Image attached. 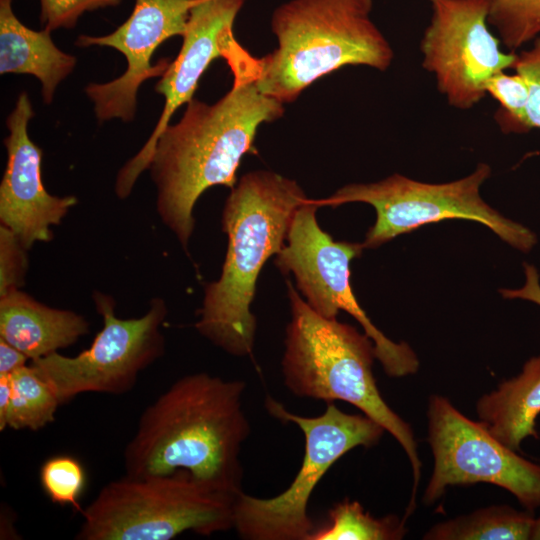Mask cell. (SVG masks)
Instances as JSON below:
<instances>
[{
  "mask_svg": "<svg viewBox=\"0 0 540 540\" xmlns=\"http://www.w3.org/2000/svg\"><path fill=\"white\" fill-rule=\"evenodd\" d=\"M40 483L49 499L60 506H71L81 513L79 499L86 483L82 464L69 455L47 459L40 468Z\"/></svg>",
  "mask_w": 540,
  "mask_h": 540,
  "instance_id": "24",
  "label": "cell"
},
{
  "mask_svg": "<svg viewBox=\"0 0 540 540\" xmlns=\"http://www.w3.org/2000/svg\"><path fill=\"white\" fill-rule=\"evenodd\" d=\"M291 319L281 361L285 387L295 396L352 404L381 425L402 446L413 471L408 513L414 509L421 462L413 430L385 402L372 366L374 344L355 327L315 312L287 281Z\"/></svg>",
  "mask_w": 540,
  "mask_h": 540,
  "instance_id": "5",
  "label": "cell"
},
{
  "mask_svg": "<svg viewBox=\"0 0 540 540\" xmlns=\"http://www.w3.org/2000/svg\"><path fill=\"white\" fill-rule=\"evenodd\" d=\"M530 540H540V516L534 520Z\"/></svg>",
  "mask_w": 540,
  "mask_h": 540,
  "instance_id": "31",
  "label": "cell"
},
{
  "mask_svg": "<svg viewBox=\"0 0 540 540\" xmlns=\"http://www.w3.org/2000/svg\"><path fill=\"white\" fill-rule=\"evenodd\" d=\"M328 525L315 529L308 540H399L407 532L405 519L375 518L358 501L344 499L328 512Z\"/></svg>",
  "mask_w": 540,
  "mask_h": 540,
  "instance_id": "21",
  "label": "cell"
},
{
  "mask_svg": "<svg viewBox=\"0 0 540 540\" xmlns=\"http://www.w3.org/2000/svg\"><path fill=\"white\" fill-rule=\"evenodd\" d=\"M13 0H0V73L28 74L41 83L45 104L52 103L59 84L74 70L75 56L60 50L49 28L25 26L15 15Z\"/></svg>",
  "mask_w": 540,
  "mask_h": 540,
  "instance_id": "17",
  "label": "cell"
},
{
  "mask_svg": "<svg viewBox=\"0 0 540 540\" xmlns=\"http://www.w3.org/2000/svg\"><path fill=\"white\" fill-rule=\"evenodd\" d=\"M533 512L509 505H492L438 523L423 539L428 540H530Z\"/></svg>",
  "mask_w": 540,
  "mask_h": 540,
  "instance_id": "19",
  "label": "cell"
},
{
  "mask_svg": "<svg viewBox=\"0 0 540 540\" xmlns=\"http://www.w3.org/2000/svg\"><path fill=\"white\" fill-rule=\"evenodd\" d=\"M28 361L23 352L0 338V375H10L28 365Z\"/></svg>",
  "mask_w": 540,
  "mask_h": 540,
  "instance_id": "29",
  "label": "cell"
},
{
  "mask_svg": "<svg viewBox=\"0 0 540 540\" xmlns=\"http://www.w3.org/2000/svg\"><path fill=\"white\" fill-rule=\"evenodd\" d=\"M431 18L420 41L422 67L434 74L447 103L468 110L485 96L495 74L513 69L516 52H504L489 28L487 0H428Z\"/></svg>",
  "mask_w": 540,
  "mask_h": 540,
  "instance_id": "12",
  "label": "cell"
},
{
  "mask_svg": "<svg viewBox=\"0 0 540 540\" xmlns=\"http://www.w3.org/2000/svg\"><path fill=\"white\" fill-rule=\"evenodd\" d=\"M28 249L4 225H0V296L20 289L28 271Z\"/></svg>",
  "mask_w": 540,
  "mask_h": 540,
  "instance_id": "25",
  "label": "cell"
},
{
  "mask_svg": "<svg viewBox=\"0 0 540 540\" xmlns=\"http://www.w3.org/2000/svg\"><path fill=\"white\" fill-rule=\"evenodd\" d=\"M488 23L501 43L516 52L540 37V0H487Z\"/></svg>",
  "mask_w": 540,
  "mask_h": 540,
  "instance_id": "22",
  "label": "cell"
},
{
  "mask_svg": "<svg viewBox=\"0 0 540 540\" xmlns=\"http://www.w3.org/2000/svg\"><path fill=\"white\" fill-rule=\"evenodd\" d=\"M513 69L523 77L527 85L528 124L531 129L540 128V37L533 40L530 49L517 53Z\"/></svg>",
  "mask_w": 540,
  "mask_h": 540,
  "instance_id": "27",
  "label": "cell"
},
{
  "mask_svg": "<svg viewBox=\"0 0 540 540\" xmlns=\"http://www.w3.org/2000/svg\"><path fill=\"white\" fill-rule=\"evenodd\" d=\"M244 56L231 39L223 58L233 72L232 87L213 104L193 97L180 120L170 123L155 143L148 169L156 188V210L185 251L199 197L212 186L232 189L259 127L284 114V104L259 89L252 59Z\"/></svg>",
  "mask_w": 540,
  "mask_h": 540,
  "instance_id": "1",
  "label": "cell"
},
{
  "mask_svg": "<svg viewBox=\"0 0 540 540\" xmlns=\"http://www.w3.org/2000/svg\"><path fill=\"white\" fill-rule=\"evenodd\" d=\"M485 91L499 103L494 119L503 133H527L531 130L526 116L528 89L519 73L501 71L495 74L487 81Z\"/></svg>",
  "mask_w": 540,
  "mask_h": 540,
  "instance_id": "23",
  "label": "cell"
},
{
  "mask_svg": "<svg viewBox=\"0 0 540 540\" xmlns=\"http://www.w3.org/2000/svg\"><path fill=\"white\" fill-rule=\"evenodd\" d=\"M491 168L479 163L468 176L448 183H425L401 174L372 183H351L338 189L319 206L337 207L350 202L367 203L376 211V221L366 233L363 248H377L421 226L448 219L481 223L512 247L529 252L537 242L535 233L505 218L481 197L480 187Z\"/></svg>",
  "mask_w": 540,
  "mask_h": 540,
  "instance_id": "8",
  "label": "cell"
},
{
  "mask_svg": "<svg viewBox=\"0 0 540 540\" xmlns=\"http://www.w3.org/2000/svg\"><path fill=\"white\" fill-rule=\"evenodd\" d=\"M92 297L103 327L91 346L73 357L54 352L30 361L61 404L82 393L129 392L140 372L165 352L161 326L167 307L163 299L153 298L139 318L121 319L110 295L95 291Z\"/></svg>",
  "mask_w": 540,
  "mask_h": 540,
  "instance_id": "10",
  "label": "cell"
},
{
  "mask_svg": "<svg viewBox=\"0 0 540 540\" xmlns=\"http://www.w3.org/2000/svg\"><path fill=\"white\" fill-rule=\"evenodd\" d=\"M41 23L50 30L73 28L88 11L118 5L121 0H40Z\"/></svg>",
  "mask_w": 540,
  "mask_h": 540,
  "instance_id": "26",
  "label": "cell"
},
{
  "mask_svg": "<svg viewBox=\"0 0 540 540\" xmlns=\"http://www.w3.org/2000/svg\"><path fill=\"white\" fill-rule=\"evenodd\" d=\"M246 0H191L182 45L170 62L155 91L164 97V106L150 137L139 152L128 160L117 174L124 187H134L149 167L155 143L170 124L178 108L193 97L199 80L233 37L234 21Z\"/></svg>",
  "mask_w": 540,
  "mask_h": 540,
  "instance_id": "14",
  "label": "cell"
},
{
  "mask_svg": "<svg viewBox=\"0 0 540 540\" xmlns=\"http://www.w3.org/2000/svg\"><path fill=\"white\" fill-rule=\"evenodd\" d=\"M10 375H0V431L5 430V421L11 403Z\"/></svg>",
  "mask_w": 540,
  "mask_h": 540,
  "instance_id": "30",
  "label": "cell"
},
{
  "mask_svg": "<svg viewBox=\"0 0 540 540\" xmlns=\"http://www.w3.org/2000/svg\"><path fill=\"white\" fill-rule=\"evenodd\" d=\"M372 9L373 0H288L278 5L270 21L276 48L252 59L259 89L285 105L343 67L386 71L394 51L372 20Z\"/></svg>",
  "mask_w": 540,
  "mask_h": 540,
  "instance_id": "4",
  "label": "cell"
},
{
  "mask_svg": "<svg viewBox=\"0 0 540 540\" xmlns=\"http://www.w3.org/2000/svg\"><path fill=\"white\" fill-rule=\"evenodd\" d=\"M265 408L302 431V465L287 489L276 496L259 498L241 491L234 503L233 528L245 540H308L316 529L308 504L317 484L350 450L376 445L385 429L365 414L341 411L334 402L314 417L292 413L271 396L266 397Z\"/></svg>",
  "mask_w": 540,
  "mask_h": 540,
  "instance_id": "7",
  "label": "cell"
},
{
  "mask_svg": "<svg viewBox=\"0 0 540 540\" xmlns=\"http://www.w3.org/2000/svg\"><path fill=\"white\" fill-rule=\"evenodd\" d=\"M82 315L49 307L20 289L0 296V338L30 361L58 352L88 334Z\"/></svg>",
  "mask_w": 540,
  "mask_h": 540,
  "instance_id": "16",
  "label": "cell"
},
{
  "mask_svg": "<svg viewBox=\"0 0 540 540\" xmlns=\"http://www.w3.org/2000/svg\"><path fill=\"white\" fill-rule=\"evenodd\" d=\"M319 204L309 199L296 212L285 245L275 264L283 274L291 273L307 304L319 315L335 319L340 310L362 326L374 344L376 359L390 377L414 374L419 361L405 342L386 337L359 305L350 283L351 261L360 256L362 244L335 241L316 219Z\"/></svg>",
  "mask_w": 540,
  "mask_h": 540,
  "instance_id": "9",
  "label": "cell"
},
{
  "mask_svg": "<svg viewBox=\"0 0 540 540\" xmlns=\"http://www.w3.org/2000/svg\"><path fill=\"white\" fill-rule=\"evenodd\" d=\"M427 415L434 468L424 504L439 499L448 486L485 482L509 491L527 511L540 507V465L505 446L445 397L433 395Z\"/></svg>",
  "mask_w": 540,
  "mask_h": 540,
  "instance_id": "11",
  "label": "cell"
},
{
  "mask_svg": "<svg viewBox=\"0 0 540 540\" xmlns=\"http://www.w3.org/2000/svg\"><path fill=\"white\" fill-rule=\"evenodd\" d=\"M237 495L217 490L186 470L123 477L101 488L81 511L77 540H170L192 531L210 536L233 528Z\"/></svg>",
  "mask_w": 540,
  "mask_h": 540,
  "instance_id": "6",
  "label": "cell"
},
{
  "mask_svg": "<svg viewBox=\"0 0 540 540\" xmlns=\"http://www.w3.org/2000/svg\"><path fill=\"white\" fill-rule=\"evenodd\" d=\"M34 116L29 95L19 94L6 119L8 136L3 143L7 164L0 184V222L10 229L28 250L36 242L53 239L57 226L74 207L75 196L47 192L41 177L42 150L31 140L28 125Z\"/></svg>",
  "mask_w": 540,
  "mask_h": 540,
  "instance_id": "15",
  "label": "cell"
},
{
  "mask_svg": "<svg viewBox=\"0 0 540 540\" xmlns=\"http://www.w3.org/2000/svg\"><path fill=\"white\" fill-rule=\"evenodd\" d=\"M221 225L228 245L218 280L204 288L196 330L233 356L250 355L256 318L251 312L259 274L286 243L297 210L309 198L292 179L268 170L243 175L230 189Z\"/></svg>",
  "mask_w": 540,
  "mask_h": 540,
  "instance_id": "3",
  "label": "cell"
},
{
  "mask_svg": "<svg viewBox=\"0 0 540 540\" xmlns=\"http://www.w3.org/2000/svg\"><path fill=\"white\" fill-rule=\"evenodd\" d=\"M526 282L520 289H500L499 292L507 299H524L540 306V283L537 269L528 263H524Z\"/></svg>",
  "mask_w": 540,
  "mask_h": 540,
  "instance_id": "28",
  "label": "cell"
},
{
  "mask_svg": "<svg viewBox=\"0 0 540 540\" xmlns=\"http://www.w3.org/2000/svg\"><path fill=\"white\" fill-rule=\"evenodd\" d=\"M476 413L488 431L514 451L526 437L538 438L540 356L527 360L521 373L478 399Z\"/></svg>",
  "mask_w": 540,
  "mask_h": 540,
  "instance_id": "18",
  "label": "cell"
},
{
  "mask_svg": "<svg viewBox=\"0 0 540 540\" xmlns=\"http://www.w3.org/2000/svg\"><path fill=\"white\" fill-rule=\"evenodd\" d=\"M246 383L206 372L185 375L142 412L123 453L133 477L188 471L209 486L238 495L240 452L250 434L242 408Z\"/></svg>",
  "mask_w": 540,
  "mask_h": 540,
  "instance_id": "2",
  "label": "cell"
},
{
  "mask_svg": "<svg viewBox=\"0 0 540 540\" xmlns=\"http://www.w3.org/2000/svg\"><path fill=\"white\" fill-rule=\"evenodd\" d=\"M190 4L191 0H135L129 18L113 32L77 38V46L110 47L122 53L127 61L121 76L85 87L99 122L134 119L140 86L146 80L161 77L170 64L166 58L152 64V55L167 39L184 35Z\"/></svg>",
  "mask_w": 540,
  "mask_h": 540,
  "instance_id": "13",
  "label": "cell"
},
{
  "mask_svg": "<svg viewBox=\"0 0 540 540\" xmlns=\"http://www.w3.org/2000/svg\"><path fill=\"white\" fill-rule=\"evenodd\" d=\"M11 403L5 429L37 431L55 419L61 403L32 364L10 374Z\"/></svg>",
  "mask_w": 540,
  "mask_h": 540,
  "instance_id": "20",
  "label": "cell"
}]
</instances>
